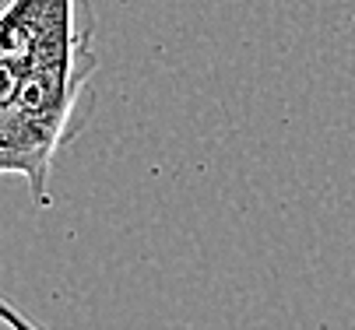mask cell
I'll list each match as a JSON object with an SVG mask.
<instances>
[{"instance_id":"cell-1","label":"cell","mask_w":355,"mask_h":330,"mask_svg":"<svg viewBox=\"0 0 355 330\" xmlns=\"http://www.w3.org/2000/svg\"><path fill=\"white\" fill-rule=\"evenodd\" d=\"M88 0H0V176L49 208V172L85 120L98 67Z\"/></svg>"}]
</instances>
